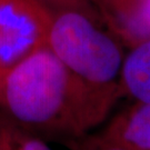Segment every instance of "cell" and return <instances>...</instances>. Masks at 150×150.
<instances>
[{
  "mask_svg": "<svg viewBox=\"0 0 150 150\" xmlns=\"http://www.w3.org/2000/svg\"><path fill=\"white\" fill-rule=\"evenodd\" d=\"M119 86L122 98L150 103V40L126 52Z\"/></svg>",
  "mask_w": 150,
  "mask_h": 150,
  "instance_id": "6",
  "label": "cell"
},
{
  "mask_svg": "<svg viewBox=\"0 0 150 150\" xmlns=\"http://www.w3.org/2000/svg\"><path fill=\"white\" fill-rule=\"evenodd\" d=\"M121 99L80 79L47 46L0 77V112L67 147L101 128Z\"/></svg>",
  "mask_w": 150,
  "mask_h": 150,
  "instance_id": "1",
  "label": "cell"
},
{
  "mask_svg": "<svg viewBox=\"0 0 150 150\" xmlns=\"http://www.w3.org/2000/svg\"><path fill=\"white\" fill-rule=\"evenodd\" d=\"M48 25L39 0H0V77L47 46Z\"/></svg>",
  "mask_w": 150,
  "mask_h": 150,
  "instance_id": "3",
  "label": "cell"
},
{
  "mask_svg": "<svg viewBox=\"0 0 150 150\" xmlns=\"http://www.w3.org/2000/svg\"><path fill=\"white\" fill-rule=\"evenodd\" d=\"M89 1L127 50L150 40V0Z\"/></svg>",
  "mask_w": 150,
  "mask_h": 150,
  "instance_id": "4",
  "label": "cell"
},
{
  "mask_svg": "<svg viewBox=\"0 0 150 150\" xmlns=\"http://www.w3.org/2000/svg\"><path fill=\"white\" fill-rule=\"evenodd\" d=\"M68 148L71 150H129L123 146L108 139L99 130L85 136L83 138L70 145Z\"/></svg>",
  "mask_w": 150,
  "mask_h": 150,
  "instance_id": "8",
  "label": "cell"
},
{
  "mask_svg": "<svg viewBox=\"0 0 150 150\" xmlns=\"http://www.w3.org/2000/svg\"><path fill=\"white\" fill-rule=\"evenodd\" d=\"M0 150H52L47 140L0 112Z\"/></svg>",
  "mask_w": 150,
  "mask_h": 150,
  "instance_id": "7",
  "label": "cell"
},
{
  "mask_svg": "<svg viewBox=\"0 0 150 150\" xmlns=\"http://www.w3.org/2000/svg\"><path fill=\"white\" fill-rule=\"evenodd\" d=\"M39 1L49 18L47 47L87 83L122 98L119 78L126 48L92 4L89 0Z\"/></svg>",
  "mask_w": 150,
  "mask_h": 150,
  "instance_id": "2",
  "label": "cell"
},
{
  "mask_svg": "<svg viewBox=\"0 0 150 150\" xmlns=\"http://www.w3.org/2000/svg\"><path fill=\"white\" fill-rule=\"evenodd\" d=\"M98 130L129 150H150V103L130 101Z\"/></svg>",
  "mask_w": 150,
  "mask_h": 150,
  "instance_id": "5",
  "label": "cell"
}]
</instances>
